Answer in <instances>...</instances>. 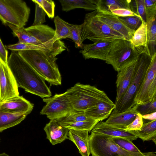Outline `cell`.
<instances>
[{"label": "cell", "instance_id": "6da1fadb", "mask_svg": "<svg viewBox=\"0 0 156 156\" xmlns=\"http://www.w3.org/2000/svg\"><path fill=\"white\" fill-rule=\"evenodd\" d=\"M8 65L18 87L42 98L51 97L50 89L45 80L22 57L18 52L12 51Z\"/></svg>", "mask_w": 156, "mask_h": 156}, {"label": "cell", "instance_id": "7a4b0ae2", "mask_svg": "<svg viewBox=\"0 0 156 156\" xmlns=\"http://www.w3.org/2000/svg\"><path fill=\"white\" fill-rule=\"evenodd\" d=\"M136 49L139 54L133 78L125 93L115 102V107L111 114L125 111L135 105L134 98L141 85L152 58L147 47H142Z\"/></svg>", "mask_w": 156, "mask_h": 156}, {"label": "cell", "instance_id": "3957f363", "mask_svg": "<svg viewBox=\"0 0 156 156\" xmlns=\"http://www.w3.org/2000/svg\"><path fill=\"white\" fill-rule=\"evenodd\" d=\"M18 53L50 84H61V76L56 63L57 58L55 57L48 51L38 50H25Z\"/></svg>", "mask_w": 156, "mask_h": 156}, {"label": "cell", "instance_id": "277c9868", "mask_svg": "<svg viewBox=\"0 0 156 156\" xmlns=\"http://www.w3.org/2000/svg\"><path fill=\"white\" fill-rule=\"evenodd\" d=\"M73 109L85 111L101 100L108 97L103 90L89 84L78 83L65 92Z\"/></svg>", "mask_w": 156, "mask_h": 156}, {"label": "cell", "instance_id": "5b68a950", "mask_svg": "<svg viewBox=\"0 0 156 156\" xmlns=\"http://www.w3.org/2000/svg\"><path fill=\"white\" fill-rule=\"evenodd\" d=\"M97 11L96 10L85 15L81 34L82 42L86 39L94 42L104 40H127L122 35L114 30L99 20L96 15Z\"/></svg>", "mask_w": 156, "mask_h": 156}, {"label": "cell", "instance_id": "8992f818", "mask_svg": "<svg viewBox=\"0 0 156 156\" xmlns=\"http://www.w3.org/2000/svg\"><path fill=\"white\" fill-rule=\"evenodd\" d=\"M92 156H148V153H136L126 150L117 145L111 137L91 132L89 135Z\"/></svg>", "mask_w": 156, "mask_h": 156}, {"label": "cell", "instance_id": "52a82bcc", "mask_svg": "<svg viewBox=\"0 0 156 156\" xmlns=\"http://www.w3.org/2000/svg\"><path fill=\"white\" fill-rule=\"evenodd\" d=\"M30 13V8L23 0H0V20L5 25L24 27Z\"/></svg>", "mask_w": 156, "mask_h": 156}, {"label": "cell", "instance_id": "ba28073f", "mask_svg": "<svg viewBox=\"0 0 156 156\" xmlns=\"http://www.w3.org/2000/svg\"><path fill=\"white\" fill-rule=\"evenodd\" d=\"M138 54L130 41L116 39L105 61L118 72L127 65L136 60Z\"/></svg>", "mask_w": 156, "mask_h": 156}, {"label": "cell", "instance_id": "9c48e42d", "mask_svg": "<svg viewBox=\"0 0 156 156\" xmlns=\"http://www.w3.org/2000/svg\"><path fill=\"white\" fill-rule=\"evenodd\" d=\"M46 105L40 114L46 115L50 120H56L63 118L74 110L65 93L56 94L51 97L43 98Z\"/></svg>", "mask_w": 156, "mask_h": 156}, {"label": "cell", "instance_id": "30bf717a", "mask_svg": "<svg viewBox=\"0 0 156 156\" xmlns=\"http://www.w3.org/2000/svg\"><path fill=\"white\" fill-rule=\"evenodd\" d=\"M25 30L44 45L54 57L66 49L65 43L60 40H54L55 30L47 25L32 26L25 28Z\"/></svg>", "mask_w": 156, "mask_h": 156}, {"label": "cell", "instance_id": "8fae6325", "mask_svg": "<svg viewBox=\"0 0 156 156\" xmlns=\"http://www.w3.org/2000/svg\"><path fill=\"white\" fill-rule=\"evenodd\" d=\"M156 99V54L152 56L150 66L134 100L139 105Z\"/></svg>", "mask_w": 156, "mask_h": 156}, {"label": "cell", "instance_id": "7c38bea8", "mask_svg": "<svg viewBox=\"0 0 156 156\" xmlns=\"http://www.w3.org/2000/svg\"><path fill=\"white\" fill-rule=\"evenodd\" d=\"M18 88L8 64L0 59V102L19 96Z\"/></svg>", "mask_w": 156, "mask_h": 156}, {"label": "cell", "instance_id": "4fadbf2b", "mask_svg": "<svg viewBox=\"0 0 156 156\" xmlns=\"http://www.w3.org/2000/svg\"><path fill=\"white\" fill-rule=\"evenodd\" d=\"M116 40H100L92 44H83L80 52L85 59L96 58L105 61Z\"/></svg>", "mask_w": 156, "mask_h": 156}, {"label": "cell", "instance_id": "5bb4252c", "mask_svg": "<svg viewBox=\"0 0 156 156\" xmlns=\"http://www.w3.org/2000/svg\"><path fill=\"white\" fill-rule=\"evenodd\" d=\"M97 10L96 15L99 20L114 30L122 35L127 40L130 41L135 31L127 27L120 20L118 16L114 15L111 12Z\"/></svg>", "mask_w": 156, "mask_h": 156}, {"label": "cell", "instance_id": "9a60e30c", "mask_svg": "<svg viewBox=\"0 0 156 156\" xmlns=\"http://www.w3.org/2000/svg\"><path fill=\"white\" fill-rule=\"evenodd\" d=\"M136 60L127 65L118 72L115 83L116 95L115 102L123 95L127 90L133 76Z\"/></svg>", "mask_w": 156, "mask_h": 156}, {"label": "cell", "instance_id": "2e32d148", "mask_svg": "<svg viewBox=\"0 0 156 156\" xmlns=\"http://www.w3.org/2000/svg\"><path fill=\"white\" fill-rule=\"evenodd\" d=\"M34 107L33 103L19 95L0 102V109L13 113H30Z\"/></svg>", "mask_w": 156, "mask_h": 156}, {"label": "cell", "instance_id": "e0dca14e", "mask_svg": "<svg viewBox=\"0 0 156 156\" xmlns=\"http://www.w3.org/2000/svg\"><path fill=\"white\" fill-rule=\"evenodd\" d=\"M91 132L111 137H123L131 141L138 138L133 131H128L117 128L108 124L102 121L98 122Z\"/></svg>", "mask_w": 156, "mask_h": 156}, {"label": "cell", "instance_id": "ac0fdd59", "mask_svg": "<svg viewBox=\"0 0 156 156\" xmlns=\"http://www.w3.org/2000/svg\"><path fill=\"white\" fill-rule=\"evenodd\" d=\"M115 104L108 98L100 101L85 111L88 116L100 122L108 118L115 108Z\"/></svg>", "mask_w": 156, "mask_h": 156}, {"label": "cell", "instance_id": "d6986e66", "mask_svg": "<svg viewBox=\"0 0 156 156\" xmlns=\"http://www.w3.org/2000/svg\"><path fill=\"white\" fill-rule=\"evenodd\" d=\"M44 129L46 138L52 145L60 144L68 138L69 130L59 124L56 120H50Z\"/></svg>", "mask_w": 156, "mask_h": 156}, {"label": "cell", "instance_id": "ffe728a7", "mask_svg": "<svg viewBox=\"0 0 156 156\" xmlns=\"http://www.w3.org/2000/svg\"><path fill=\"white\" fill-rule=\"evenodd\" d=\"M137 113L134 105L125 111L115 114H111L105 122L111 126L125 129L135 118Z\"/></svg>", "mask_w": 156, "mask_h": 156}, {"label": "cell", "instance_id": "44dd1931", "mask_svg": "<svg viewBox=\"0 0 156 156\" xmlns=\"http://www.w3.org/2000/svg\"><path fill=\"white\" fill-rule=\"evenodd\" d=\"M89 131L86 130L70 129L68 139L76 145L82 156H89Z\"/></svg>", "mask_w": 156, "mask_h": 156}, {"label": "cell", "instance_id": "7402d4cb", "mask_svg": "<svg viewBox=\"0 0 156 156\" xmlns=\"http://www.w3.org/2000/svg\"><path fill=\"white\" fill-rule=\"evenodd\" d=\"M30 113H13L0 109V132L19 124Z\"/></svg>", "mask_w": 156, "mask_h": 156}, {"label": "cell", "instance_id": "603a6c76", "mask_svg": "<svg viewBox=\"0 0 156 156\" xmlns=\"http://www.w3.org/2000/svg\"><path fill=\"white\" fill-rule=\"evenodd\" d=\"M59 1L62 10L64 11L67 12L78 8L94 11L97 9L93 0H60Z\"/></svg>", "mask_w": 156, "mask_h": 156}, {"label": "cell", "instance_id": "cb8c5ba5", "mask_svg": "<svg viewBox=\"0 0 156 156\" xmlns=\"http://www.w3.org/2000/svg\"><path fill=\"white\" fill-rule=\"evenodd\" d=\"M156 15L150 18L145 22L147 30V48L151 56L156 54Z\"/></svg>", "mask_w": 156, "mask_h": 156}, {"label": "cell", "instance_id": "d4e9b609", "mask_svg": "<svg viewBox=\"0 0 156 156\" xmlns=\"http://www.w3.org/2000/svg\"><path fill=\"white\" fill-rule=\"evenodd\" d=\"M133 131L138 138L143 141L152 140L156 144V120L143 123L140 130Z\"/></svg>", "mask_w": 156, "mask_h": 156}, {"label": "cell", "instance_id": "484cf974", "mask_svg": "<svg viewBox=\"0 0 156 156\" xmlns=\"http://www.w3.org/2000/svg\"><path fill=\"white\" fill-rule=\"evenodd\" d=\"M130 0H93L94 4L97 7V10L109 12L120 8L129 9Z\"/></svg>", "mask_w": 156, "mask_h": 156}, {"label": "cell", "instance_id": "4316f807", "mask_svg": "<svg viewBox=\"0 0 156 156\" xmlns=\"http://www.w3.org/2000/svg\"><path fill=\"white\" fill-rule=\"evenodd\" d=\"M7 26L12 30L13 35L18 38L19 41L17 43L44 45L26 31L24 27L20 28L9 24H7Z\"/></svg>", "mask_w": 156, "mask_h": 156}, {"label": "cell", "instance_id": "83f0119b", "mask_svg": "<svg viewBox=\"0 0 156 156\" xmlns=\"http://www.w3.org/2000/svg\"><path fill=\"white\" fill-rule=\"evenodd\" d=\"M55 27V34L53 39L55 41L61 39L69 38L71 35L70 24L61 19L59 16H56L54 20Z\"/></svg>", "mask_w": 156, "mask_h": 156}, {"label": "cell", "instance_id": "f1b7e54d", "mask_svg": "<svg viewBox=\"0 0 156 156\" xmlns=\"http://www.w3.org/2000/svg\"><path fill=\"white\" fill-rule=\"evenodd\" d=\"M130 41L136 48L147 47V30L145 22L142 21V24L135 31Z\"/></svg>", "mask_w": 156, "mask_h": 156}, {"label": "cell", "instance_id": "f546056e", "mask_svg": "<svg viewBox=\"0 0 156 156\" xmlns=\"http://www.w3.org/2000/svg\"><path fill=\"white\" fill-rule=\"evenodd\" d=\"M94 120H95L86 115L85 114V111L74 110L65 116L56 121L59 124L62 125L81 121Z\"/></svg>", "mask_w": 156, "mask_h": 156}, {"label": "cell", "instance_id": "4dcf8cb0", "mask_svg": "<svg viewBox=\"0 0 156 156\" xmlns=\"http://www.w3.org/2000/svg\"><path fill=\"white\" fill-rule=\"evenodd\" d=\"M99 122L96 120H86L60 125L69 130H86L90 131Z\"/></svg>", "mask_w": 156, "mask_h": 156}, {"label": "cell", "instance_id": "1f68e13d", "mask_svg": "<svg viewBox=\"0 0 156 156\" xmlns=\"http://www.w3.org/2000/svg\"><path fill=\"white\" fill-rule=\"evenodd\" d=\"M5 47L6 49L11 50L12 51L19 52L27 50H38L47 51L50 53L48 49L44 45L17 43L13 44L6 45Z\"/></svg>", "mask_w": 156, "mask_h": 156}, {"label": "cell", "instance_id": "d6a6232c", "mask_svg": "<svg viewBox=\"0 0 156 156\" xmlns=\"http://www.w3.org/2000/svg\"><path fill=\"white\" fill-rule=\"evenodd\" d=\"M129 9L139 16L143 21L146 22V13L144 0H130Z\"/></svg>", "mask_w": 156, "mask_h": 156}, {"label": "cell", "instance_id": "836d02e7", "mask_svg": "<svg viewBox=\"0 0 156 156\" xmlns=\"http://www.w3.org/2000/svg\"><path fill=\"white\" fill-rule=\"evenodd\" d=\"M113 141L122 148L130 152L141 153V152L129 140L122 137H111Z\"/></svg>", "mask_w": 156, "mask_h": 156}, {"label": "cell", "instance_id": "e575fe53", "mask_svg": "<svg viewBox=\"0 0 156 156\" xmlns=\"http://www.w3.org/2000/svg\"><path fill=\"white\" fill-rule=\"evenodd\" d=\"M136 111L142 116L156 112V99L143 103L135 105Z\"/></svg>", "mask_w": 156, "mask_h": 156}, {"label": "cell", "instance_id": "d590c367", "mask_svg": "<svg viewBox=\"0 0 156 156\" xmlns=\"http://www.w3.org/2000/svg\"><path fill=\"white\" fill-rule=\"evenodd\" d=\"M83 23L78 25L72 24L70 27L71 35L69 38L75 42V46L76 48H82L83 44L81 40V34Z\"/></svg>", "mask_w": 156, "mask_h": 156}, {"label": "cell", "instance_id": "8d00e7d4", "mask_svg": "<svg viewBox=\"0 0 156 156\" xmlns=\"http://www.w3.org/2000/svg\"><path fill=\"white\" fill-rule=\"evenodd\" d=\"M119 18L127 27L134 31L139 27L142 23V20L141 17L139 16H134L125 17H119Z\"/></svg>", "mask_w": 156, "mask_h": 156}, {"label": "cell", "instance_id": "74e56055", "mask_svg": "<svg viewBox=\"0 0 156 156\" xmlns=\"http://www.w3.org/2000/svg\"><path fill=\"white\" fill-rule=\"evenodd\" d=\"M34 3L38 4L44 10L49 18L52 19L54 16L55 4L51 0H32Z\"/></svg>", "mask_w": 156, "mask_h": 156}, {"label": "cell", "instance_id": "f35d334b", "mask_svg": "<svg viewBox=\"0 0 156 156\" xmlns=\"http://www.w3.org/2000/svg\"><path fill=\"white\" fill-rule=\"evenodd\" d=\"M35 11L34 20L33 26L42 25L46 22V13L43 9L37 4L35 3Z\"/></svg>", "mask_w": 156, "mask_h": 156}, {"label": "cell", "instance_id": "ab89813d", "mask_svg": "<svg viewBox=\"0 0 156 156\" xmlns=\"http://www.w3.org/2000/svg\"><path fill=\"white\" fill-rule=\"evenodd\" d=\"M144 3L146 21L150 18L156 15V0H144Z\"/></svg>", "mask_w": 156, "mask_h": 156}, {"label": "cell", "instance_id": "60d3db41", "mask_svg": "<svg viewBox=\"0 0 156 156\" xmlns=\"http://www.w3.org/2000/svg\"><path fill=\"white\" fill-rule=\"evenodd\" d=\"M143 121L142 115L137 113L135 119L125 129L128 131H135L140 130L143 125Z\"/></svg>", "mask_w": 156, "mask_h": 156}, {"label": "cell", "instance_id": "b9f144b4", "mask_svg": "<svg viewBox=\"0 0 156 156\" xmlns=\"http://www.w3.org/2000/svg\"><path fill=\"white\" fill-rule=\"evenodd\" d=\"M110 12L114 15L120 17L139 16L128 9L120 8L111 10Z\"/></svg>", "mask_w": 156, "mask_h": 156}, {"label": "cell", "instance_id": "7bdbcfd3", "mask_svg": "<svg viewBox=\"0 0 156 156\" xmlns=\"http://www.w3.org/2000/svg\"><path fill=\"white\" fill-rule=\"evenodd\" d=\"M8 51L0 38V59L6 64L8 60Z\"/></svg>", "mask_w": 156, "mask_h": 156}, {"label": "cell", "instance_id": "ee69618b", "mask_svg": "<svg viewBox=\"0 0 156 156\" xmlns=\"http://www.w3.org/2000/svg\"><path fill=\"white\" fill-rule=\"evenodd\" d=\"M143 118L150 121L156 120V112L142 116Z\"/></svg>", "mask_w": 156, "mask_h": 156}, {"label": "cell", "instance_id": "f6af8a7d", "mask_svg": "<svg viewBox=\"0 0 156 156\" xmlns=\"http://www.w3.org/2000/svg\"><path fill=\"white\" fill-rule=\"evenodd\" d=\"M0 156H9L8 154L5 153L0 154Z\"/></svg>", "mask_w": 156, "mask_h": 156}]
</instances>
